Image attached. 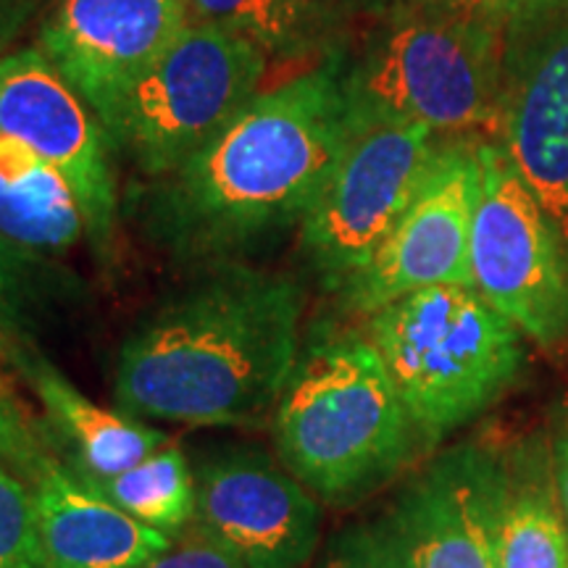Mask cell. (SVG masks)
Masks as SVG:
<instances>
[{
	"label": "cell",
	"mask_w": 568,
	"mask_h": 568,
	"mask_svg": "<svg viewBox=\"0 0 568 568\" xmlns=\"http://www.w3.org/2000/svg\"><path fill=\"white\" fill-rule=\"evenodd\" d=\"M339 59L261 90L203 151L151 180L140 230L182 264H224L301 226L353 138Z\"/></svg>",
	"instance_id": "1"
},
{
	"label": "cell",
	"mask_w": 568,
	"mask_h": 568,
	"mask_svg": "<svg viewBox=\"0 0 568 568\" xmlns=\"http://www.w3.org/2000/svg\"><path fill=\"white\" fill-rule=\"evenodd\" d=\"M303 290L245 261L209 264L119 347L113 403L142 422L253 426L272 418L301 355Z\"/></svg>",
	"instance_id": "2"
},
{
	"label": "cell",
	"mask_w": 568,
	"mask_h": 568,
	"mask_svg": "<svg viewBox=\"0 0 568 568\" xmlns=\"http://www.w3.org/2000/svg\"><path fill=\"white\" fill-rule=\"evenodd\" d=\"M272 439L284 468L335 508L374 495L422 453L385 361L355 332H326L301 347Z\"/></svg>",
	"instance_id": "3"
},
{
	"label": "cell",
	"mask_w": 568,
	"mask_h": 568,
	"mask_svg": "<svg viewBox=\"0 0 568 568\" xmlns=\"http://www.w3.org/2000/svg\"><path fill=\"white\" fill-rule=\"evenodd\" d=\"M500 21L485 0H422L397 9L355 61H339L353 126L408 122L460 132L500 119Z\"/></svg>",
	"instance_id": "4"
},
{
	"label": "cell",
	"mask_w": 568,
	"mask_h": 568,
	"mask_svg": "<svg viewBox=\"0 0 568 568\" xmlns=\"http://www.w3.org/2000/svg\"><path fill=\"white\" fill-rule=\"evenodd\" d=\"M366 337L414 424L422 453L485 414L524 364L521 329L466 284H439L368 314Z\"/></svg>",
	"instance_id": "5"
},
{
	"label": "cell",
	"mask_w": 568,
	"mask_h": 568,
	"mask_svg": "<svg viewBox=\"0 0 568 568\" xmlns=\"http://www.w3.org/2000/svg\"><path fill=\"white\" fill-rule=\"evenodd\" d=\"M268 55L211 24H184L103 126L111 151L148 180L172 174L261 92Z\"/></svg>",
	"instance_id": "6"
},
{
	"label": "cell",
	"mask_w": 568,
	"mask_h": 568,
	"mask_svg": "<svg viewBox=\"0 0 568 568\" xmlns=\"http://www.w3.org/2000/svg\"><path fill=\"white\" fill-rule=\"evenodd\" d=\"M471 287L539 345L568 335V247L508 153L479 148Z\"/></svg>",
	"instance_id": "7"
},
{
	"label": "cell",
	"mask_w": 568,
	"mask_h": 568,
	"mask_svg": "<svg viewBox=\"0 0 568 568\" xmlns=\"http://www.w3.org/2000/svg\"><path fill=\"white\" fill-rule=\"evenodd\" d=\"M424 124H355L353 138L301 222V251L332 287L372 258L435 159Z\"/></svg>",
	"instance_id": "8"
},
{
	"label": "cell",
	"mask_w": 568,
	"mask_h": 568,
	"mask_svg": "<svg viewBox=\"0 0 568 568\" xmlns=\"http://www.w3.org/2000/svg\"><path fill=\"white\" fill-rule=\"evenodd\" d=\"M195 521L240 568H308L322 542V503L272 453L219 445L193 460Z\"/></svg>",
	"instance_id": "9"
},
{
	"label": "cell",
	"mask_w": 568,
	"mask_h": 568,
	"mask_svg": "<svg viewBox=\"0 0 568 568\" xmlns=\"http://www.w3.org/2000/svg\"><path fill=\"white\" fill-rule=\"evenodd\" d=\"M481 184L479 148L435 153L393 230L372 258L339 284L347 308L374 314L382 305L439 284L471 287V224Z\"/></svg>",
	"instance_id": "10"
},
{
	"label": "cell",
	"mask_w": 568,
	"mask_h": 568,
	"mask_svg": "<svg viewBox=\"0 0 568 568\" xmlns=\"http://www.w3.org/2000/svg\"><path fill=\"white\" fill-rule=\"evenodd\" d=\"M0 138L30 148L67 176L88 219L90 245L103 253L116 222L109 138L40 48L0 55Z\"/></svg>",
	"instance_id": "11"
},
{
	"label": "cell",
	"mask_w": 568,
	"mask_h": 568,
	"mask_svg": "<svg viewBox=\"0 0 568 568\" xmlns=\"http://www.w3.org/2000/svg\"><path fill=\"white\" fill-rule=\"evenodd\" d=\"M503 447L460 443L414 474L385 516L410 568H500Z\"/></svg>",
	"instance_id": "12"
},
{
	"label": "cell",
	"mask_w": 568,
	"mask_h": 568,
	"mask_svg": "<svg viewBox=\"0 0 568 568\" xmlns=\"http://www.w3.org/2000/svg\"><path fill=\"white\" fill-rule=\"evenodd\" d=\"M506 59V153L568 247V6L521 21Z\"/></svg>",
	"instance_id": "13"
},
{
	"label": "cell",
	"mask_w": 568,
	"mask_h": 568,
	"mask_svg": "<svg viewBox=\"0 0 568 568\" xmlns=\"http://www.w3.org/2000/svg\"><path fill=\"white\" fill-rule=\"evenodd\" d=\"M184 24V0H59L42 21L40 51L105 126Z\"/></svg>",
	"instance_id": "14"
},
{
	"label": "cell",
	"mask_w": 568,
	"mask_h": 568,
	"mask_svg": "<svg viewBox=\"0 0 568 568\" xmlns=\"http://www.w3.org/2000/svg\"><path fill=\"white\" fill-rule=\"evenodd\" d=\"M6 361L38 397L55 456L82 479H111L169 445V437L142 418L90 400L38 345L9 347Z\"/></svg>",
	"instance_id": "15"
},
{
	"label": "cell",
	"mask_w": 568,
	"mask_h": 568,
	"mask_svg": "<svg viewBox=\"0 0 568 568\" xmlns=\"http://www.w3.org/2000/svg\"><path fill=\"white\" fill-rule=\"evenodd\" d=\"M32 493L42 568H138L172 542L113 506L61 460L48 466Z\"/></svg>",
	"instance_id": "16"
},
{
	"label": "cell",
	"mask_w": 568,
	"mask_h": 568,
	"mask_svg": "<svg viewBox=\"0 0 568 568\" xmlns=\"http://www.w3.org/2000/svg\"><path fill=\"white\" fill-rule=\"evenodd\" d=\"M497 558L500 568H568V521L550 435L537 432L503 447Z\"/></svg>",
	"instance_id": "17"
},
{
	"label": "cell",
	"mask_w": 568,
	"mask_h": 568,
	"mask_svg": "<svg viewBox=\"0 0 568 568\" xmlns=\"http://www.w3.org/2000/svg\"><path fill=\"white\" fill-rule=\"evenodd\" d=\"M0 234L53 258L82 240L90 243L88 219L67 176L9 138H0Z\"/></svg>",
	"instance_id": "18"
},
{
	"label": "cell",
	"mask_w": 568,
	"mask_h": 568,
	"mask_svg": "<svg viewBox=\"0 0 568 568\" xmlns=\"http://www.w3.org/2000/svg\"><path fill=\"white\" fill-rule=\"evenodd\" d=\"M82 297V282L53 255L27 251L0 234V345H34L45 324Z\"/></svg>",
	"instance_id": "19"
},
{
	"label": "cell",
	"mask_w": 568,
	"mask_h": 568,
	"mask_svg": "<svg viewBox=\"0 0 568 568\" xmlns=\"http://www.w3.org/2000/svg\"><path fill=\"white\" fill-rule=\"evenodd\" d=\"M90 485L101 489L124 514L166 537L182 535L195 521L193 460L176 445H163L138 466Z\"/></svg>",
	"instance_id": "20"
},
{
	"label": "cell",
	"mask_w": 568,
	"mask_h": 568,
	"mask_svg": "<svg viewBox=\"0 0 568 568\" xmlns=\"http://www.w3.org/2000/svg\"><path fill=\"white\" fill-rule=\"evenodd\" d=\"M184 9L187 24L222 27L266 55L305 51L322 27L318 0H184Z\"/></svg>",
	"instance_id": "21"
},
{
	"label": "cell",
	"mask_w": 568,
	"mask_h": 568,
	"mask_svg": "<svg viewBox=\"0 0 568 568\" xmlns=\"http://www.w3.org/2000/svg\"><path fill=\"white\" fill-rule=\"evenodd\" d=\"M3 358L6 353L0 345V364ZM0 460L30 487L48 471V466L59 460L42 424L34 422L30 410L24 408L3 372H0Z\"/></svg>",
	"instance_id": "22"
},
{
	"label": "cell",
	"mask_w": 568,
	"mask_h": 568,
	"mask_svg": "<svg viewBox=\"0 0 568 568\" xmlns=\"http://www.w3.org/2000/svg\"><path fill=\"white\" fill-rule=\"evenodd\" d=\"M0 568H42L34 493L0 460Z\"/></svg>",
	"instance_id": "23"
},
{
	"label": "cell",
	"mask_w": 568,
	"mask_h": 568,
	"mask_svg": "<svg viewBox=\"0 0 568 568\" xmlns=\"http://www.w3.org/2000/svg\"><path fill=\"white\" fill-rule=\"evenodd\" d=\"M308 568H410V564L385 518H379L339 529Z\"/></svg>",
	"instance_id": "24"
},
{
	"label": "cell",
	"mask_w": 568,
	"mask_h": 568,
	"mask_svg": "<svg viewBox=\"0 0 568 568\" xmlns=\"http://www.w3.org/2000/svg\"><path fill=\"white\" fill-rule=\"evenodd\" d=\"M138 568H240V564L216 542H211L201 529L187 527L182 535L172 537L166 550Z\"/></svg>",
	"instance_id": "25"
},
{
	"label": "cell",
	"mask_w": 568,
	"mask_h": 568,
	"mask_svg": "<svg viewBox=\"0 0 568 568\" xmlns=\"http://www.w3.org/2000/svg\"><path fill=\"white\" fill-rule=\"evenodd\" d=\"M550 453H552V471H556V485L564 514L568 521V408L556 418L550 432Z\"/></svg>",
	"instance_id": "26"
},
{
	"label": "cell",
	"mask_w": 568,
	"mask_h": 568,
	"mask_svg": "<svg viewBox=\"0 0 568 568\" xmlns=\"http://www.w3.org/2000/svg\"><path fill=\"white\" fill-rule=\"evenodd\" d=\"M485 3L500 13L503 19H514L516 24H521V21L564 9V6H568V0H485Z\"/></svg>",
	"instance_id": "27"
},
{
	"label": "cell",
	"mask_w": 568,
	"mask_h": 568,
	"mask_svg": "<svg viewBox=\"0 0 568 568\" xmlns=\"http://www.w3.org/2000/svg\"><path fill=\"white\" fill-rule=\"evenodd\" d=\"M32 9V0H0V45L19 30Z\"/></svg>",
	"instance_id": "28"
}]
</instances>
